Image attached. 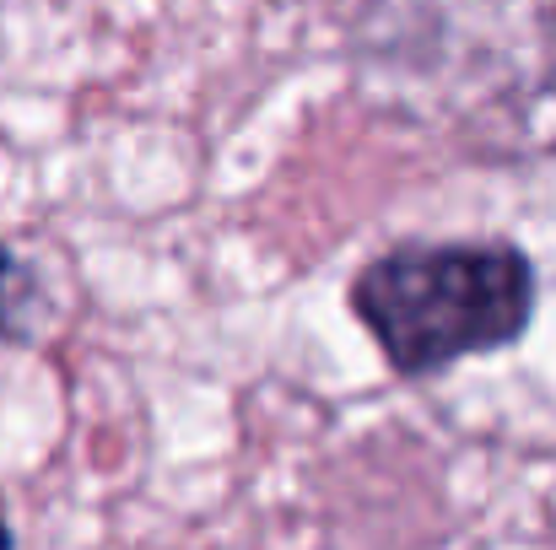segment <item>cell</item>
I'll list each match as a JSON object with an SVG mask.
<instances>
[{
  "label": "cell",
  "instance_id": "6da1fadb",
  "mask_svg": "<svg viewBox=\"0 0 556 550\" xmlns=\"http://www.w3.org/2000/svg\"><path fill=\"white\" fill-rule=\"evenodd\" d=\"M535 259L508 238H405L352 276L346 308L389 372L421 383L530 335Z\"/></svg>",
  "mask_w": 556,
  "mask_h": 550
},
{
  "label": "cell",
  "instance_id": "7a4b0ae2",
  "mask_svg": "<svg viewBox=\"0 0 556 550\" xmlns=\"http://www.w3.org/2000/svg\"><path fill=\"white\" fill-rule=\"evenodd\" d=\"M54 319H60V297L43 265L22 243L0 238V346H38Z\"/></svg>",
  "mask_w": 556,
  "mask_h": 550
},
{
  "label": "cell",
  "instance_id": "3957f363",
  "mask_svg": "<svg viewBox=\"0 0 556 550\" xmlns=\"http://www.w3.org/2000/svg\"><path fill=\"white\" fill-rule=\"evenodd\" d=\"M0 550H16V535H11V519L0 513Z\"/></svg>",
  "mask_w": 556,
  "mask_h": 550
}]
</instances>
